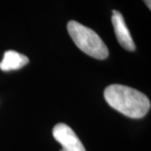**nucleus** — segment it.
Listing matches in <instances>:
<instances>
[{"label":"nucleus","instance_id":"f257e3e1","mask_svg":"<svg viewBox=\"0 0 151 151\" xmlns=\"http://www.w3.org/2000/svg\"><path fill=\"white\" fill-rule=\"evenodd\" d=\"M104 98L115 110L132 119L144 117L150 109V100L144 93L122 84L107 86Z\"/></svg>","mask_w":151,"mask_h":151},{"label":"nucleus","instance_id":"f03ea898","mask_svg":"<svg viewBox=\"0 0 151 151\" xmlns=\"http://www.w3.org/2000/svg\"><path fill=\"white\" fill-rule=\"evenodd\" d=\"M67 29L75 44L87 55L99 60L106 59L109 55L106 44L93 29L77 21H70Z\"/></svg>","mask_w":151,"mask_h":151},{"label":"nucleus","instance_id":"7ed1b4c3","mask_svg":"<svg viewBox=\"0 0 151 151\" xmlns=\"http://www.w3.org/2000/svg\"><path fill=\"white\" fill-rule=\"evenodd\" d=\"M54 138L62 145L61 151H86L83 144L70 127L57 124L52 131Z\"/></svg>","mask_w":151,"mask_h":151},{"label":"nucleus","instance_id":"20e7f679","mask_svg":"<svg viewBox=\"0 0 151 151\" xmlns=\"http://www.w3.org/2000/svg\"><path fill=\"white\" fill-rule=\"evenodd\" d=\"M112 25L114 27L115 35L118 39V42L121 44V46L129 51H134L135 50V44L128 27L126 25V22L124 20L123 15L119 11L113 10L112 11Z\"/></svg>","mask_w":151,"mask_h":151},{"label":"nucleus","instance_id":"39448f33","mask_svg":"<svg viewBox=\"0 0 151 151\" xmlns=\"http://www.w3.org/2000/svg\"><path fill=\"white\" fill-rule=\"evenodd\" d=\"M28 63L29 58L26 55L14 50H8L4 53L2 61L0 62V70L4 72L19 70Z\"/></svg>","mask_w":151,"mask_h":151},{"label":"nucleus","instance_id":"423d86ee","mask_svg":"<svg viewBox=\"0 0 151 151\" xmlns=\"http://www.w3.org/2000/svg\"><path fill=\"white\" fill-rule=\"evenodd\" d=\"M143 1H144V3H145V4H146V6H147V7H148V9H149V10H150V7H151V0H143Z\"/></svg>","mask_w":151,"mask_h":151}]
</instances>
